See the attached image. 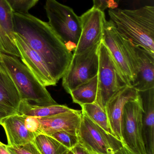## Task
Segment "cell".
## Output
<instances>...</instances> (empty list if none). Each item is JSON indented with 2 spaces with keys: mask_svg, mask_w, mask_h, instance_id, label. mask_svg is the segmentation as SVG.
<instances>
[{
  "mask_svg": "<svg viewBox=\"0 0 154 154\" xmlns=\"http://www.w3.org/2000/svg\"><path fill=\"white\" fill-rule=\"evenodd\" d=\"M14 29L43 59L57 83L70 64L73 53L48 22L29 13L14 12Z\"/></svg>",
  "mask_w": 154,
  "mask_h": 154,
  "instance_id": "obj_1",
  "label": "cell"
},
{
  "mask_svg": "<svg viewBox=\"0 0 154 154\" xmlns=\"http://www.w3.org/2000/svg\"><path fill=\"white\" fill-rule=\"evenodd\" d=\"M109 21L122 37L154 54V7L136 10L109 9Z\"/></svg>",
  "mask_w": 154,
  "mask_h": 154,
  "instance_id": "obj_2",
  "label": "cell"
},
{
  "mask_svg": "<svg viewBox=\"0 0 154 154\" xmlns=\"http://www.w3.org/2000/svg\"><path fill=\"white\" fill-rule=\"evenodd\" d=\"M0 65L14 83L21 100L33 101L39 106L58 104L46 87L18 57L0 52Z\"/></svg>",
  "mask_w": 154,
  "mask_h": 154,
  "instance_id": "obj_3",
  "label": "cell"
},
{
  "mask_svg": "<svg viewBox=\"0 0 154 154\" xmlns=\"http://www.w3.org/2000/svg\"><path fill=\"white\" fill-rule=\"evenodd\" d=\"M44 9L49 24L71 51L77 47L81 32L80 16L57 0H46Z\"/></svg>",
  "mask_w": 154,
  "mask_h": 154,
  "instance_id": "obj_4",
  "label": "cell"
},
{
  "mask_svg": "<svg viewBox=\"0 0 154 154\" xmlns=\"http://www.w3.org/2000/svg\"><path fill=\"white\" fill-rule=\"evenodd\" d=\"M97 75L98 92L96 102L105 109L108 100L120 89L128 85L102 40L99 48Z\"/></svg>",
  "mask_w": 154,
  "mask_h": 154,
  "instance_id": "obj_5",
  "label": "cell"
},
{
  "mask_svg": "<svg viewBox=\"0 0 154 154\" xmlns=\"http://www.w3.org/2000/svg\"><path fill=\"white\" fill-rule=\"evenodd\" d=\"M77 136L79 143L90 154H114L123 146L83 113Z\"/></svg>",
  "mask_w": 154,
  "mask_h": 154,
  "instance_id": "obj_6",
  "label": "cell"
},
{
  "mask_svg": "<svg viewBox=\"0 0 154 154\" xmlns=\"http://www.w3.org/2000/svg\"><path fill=\"white\" fill-rule=\"evenodd\" d=\"M95 45L82 53L73 54L70 64L62 78L67 93L96 75L99 69V48Z\"/></svg>",
  "mask_w": 154,
  "mask_h": 154,
  "instance_id": "obj_7",
  "label": "cell"
},
{
  "mask_svg": "<svg viewBox=\"0 0 154 154\" xmlns=\"http://www.w3.org/2000/svg\"><path fill=\"white\" fill-rule=\"evenodd\" d=\"M143 106L141 98L129 100L125 105L122 117L124 145L135 154H146L143 138Z\"/></svg>",
  "mask_w": 154,
  "mask_h": 154,
  "instance_id": "obj_8",
  "label": "cell"
},
{
  "mask_svg": "<svg viewBox=\"0 0 154 154\" xmlns=\"http://www.w3.org/2000/svg\"><path fill=\"white\" fill-rule=\"evenodd\" d=\"M124 38L135 78L132 87L138 91L154 88V54Z\"/></svg>",
  "mask_w": 154,
  "mask_h": 154,
  "instance_id": "obj_9",
  "label": "cell"
},
{
  "mask_svg": "<svg viewBox=\"0 0 154 154\" xmlns=\"http://www.w3.org/2000/svg\"><path fill=\"white\" fill-rule=\"evenodd\" d=\"M102 41L108 49L127 85L132 86L135 79L130 58L124 43V38L115 25L105 20Z\"/></svg>",
  "mask_w": 154,
  "mask_h": 154,
  "instance_id": "obj_10",
  "label": "cell"
},
{
  "mask_svg": "<svg viewBox=\"0 0 154 154\" xmlns=\"http://www.w3.org/2000/svg\"><path fill=\"white\" fill-rule=\"evenodd\" d=\"M81 32L73 54H80L102 41L104 23L105 20L104 12L92 7L80 16Z\"/></svg>",
  "mask_w": 154,
  "mask_h": 154,
  "instance_id": "obj_11",
  "label": "cell"
},
{
  "mask_svg": "<svg viewBox=\"0 0 154 154\" xmlns=\"http://www.w3.org/2000/svg\"><path fill=\"white\" fill-rule=\"evenodd\" d=\"M12 40L23 63L39 82L45 87L56 86L57 83L42 57L17 32L13 34Z\"/></svg>",
  "mask_w": 154,
  "mask_h": 154,
  "instance_id": "obj_12",
  "label": "cell"
},
{
  "mask_svg": "<svg viewBox=\"0 0 154 154\" xmlns=\"http://www.w3.org/2000/svg\"><path fill=\"white\" fill-rule=\"evenodd\" d=\"M138 97V91L132 86H126L115 93L107 102L105 109L112 134L122 142V117L125 105Z\"/></svg>",
  "mask_w": 154,
  "mask_h": 154,
  "instance_id": "obj_13",
  "label": "cell"
},
{
  "mask_svg": "<svg viewBox=\"0 0 154 154\" xmlns=\"http://www.w3.org/2000/svg\"><path fill=\"white\" fill-rule=\"evenodd\" d=\"M81 116V110L75 109L48 117L38 118L41 133L50 136L56 132L67 131L77 135Z\"/></svg>",
  "mask_w": 154,
  "mask_h": 154,
  "instance_id": "obj_14",
  "label": "cell"
},
{
  "mask_svg": "<svg viewBox=\"0 0 154 154\" xmlns=\"http://www.w3.org/2000/svg\"><path fill=\"white\" fill-rule=\"evenodd\" d=\"M24 120V116L18 113L0 122L6 135L7 146H20L33 142L35 135L26 129Z\"/></svg>",
  "mask_w": 154,
  "mask_h": 154,
  "instance_id": "obj_15",
  "label": "cell"
},
{
  "mask_svg": "<svg viewBox=\"0 0 154 154\" xmlns=\"http://www.w3.org/2000/svg\"><path fill=\"white\" fill-rule=\"evenodd\" d=\"M74 110L66 105L58 104L51 106H39L33 105L27 100H21L17 111L18 114L23 116L44 118L71 112Z\"/></svg>",
  "mask_w": 154,
  "mask_h": 154,
  "instance_id": "obj_16",
  "label": "cell"
},
{
  "mask_svg": "<svg viewBox=\"0 0 154 154\" xmlns=\"http://www.w3.org/2000/svg\"><path fill=\"white\" fill-rule=\"evenodd\" d=\"M21 101L20 96L14 83L0 65V103L17 110Z\"/></svg>",
  "mask_w": 154,
  "mask_h": 154,
  "instance_id": "obj_17",
  "label": "cell"
},
{
  "mask_svg": "<svg viewBox=\"0 0 154 154\" xmlns=\"http://www.w3.org/2000/svg\"><path fill=\"white\" fill-rule=\"evenodd\" d=\"M98 75L72 90L69 94L73 102L80 106L91 104L96 101Z\"/></svg>",
  "mask_w": 154,
  "mask_h": 154,
  "instance_id": "obj_18",
  "label": "cell"
},
{
  "mask_svg": "<svg viewBox=\"0 0 154 154\" xmlns=\"http://www.w3.org/2000/svg\"><path fill=\"white\" fill-rule=\"evenodd\" d=\"M80 106L82 113L86 116L107 133L113 135L105 109L96 102L91 104H84Z\"/></svg>",
  "mask_w": 154,
  "mask_h": 154,
  "instance_id": "obj_19",
  "label": "cell"
},
{
  "mask_svg": "<svg viewBox=\"0 0 154 154\" xmlns=\"http://www.w3.org/2000/svg\"><path fill=\"white\" fill-rule=\"evenodd\" d=\"M33 142L42 154H66L70 150L52 137L43 134L36 136Z\"/></svg>",
  "mask_w": 154,
  "mask_h": 154,
  "instance_id": "obj_20",
  "label": "cell"
},
{
  "mask_svg": "<svg viewBox=\"0 0 154 154\" xmlns=\"http://www.w3.org/2000/svg\"><path fill=\"white\" fill-rule=\"evenodd\" d=\"M14 12L7 0H0V24L12 41L14 32Z\"/></svg>",
  "mask_w": 154,
  "mask_h": 154,
  "instance_id": "obj_21",
  "label": "cell"
},
{
  "mask_svg": "<svg viewBox=\"0 0 154 154\" xmlns=\"http://www.w3.org/2000/svg\"><path fill=\"white\" fill-rule=\"evenodd\" d=\"M50 136L68 150L74 148L79 144L77 135L68 131H59Z\"/></svg>",
  "mask_w": 154,
  "mask_h": 154,
  "instance_id": "obj_22",
  "label": "cell"
},
{
  "mask_svg": "<svg viewBox=\"0 0 154 154\" xmlns=\"http://www.w3.org/2000/svg\"><path fill=\"white\" fill-rule=\"evenodd\" d=\"M0 52L20 57L17 48L0 24Z\"/></svg>",
  "mask_w": 154,
  "mask_h": 154,
  "instance_id": "obj_23",
  "label": "cell"
},
{
  "mask_svg": "<svg viewBox=\"0 0 154 154\" xmlns=\"http://www.w3.org/2000/svg\"><path fill=\"white\" fill-rule=\"evenodd\" d=\"M14 12L29 13L30 9L38 3L39 0H7Z\"/></svg>",
  "mask_w": 154,
  "mask_h": 154,
  "instance_id": "obj_24",
  "label": "cell"
},
{
  "mask_svg": "<svg viewBox=\"0 0 154 154\" xmlns=\"http://www.w3.org/2000/svg\"><path fill=\"white\" fill-rule=\"evenodd\" d=\"M7 147L15 154H42L33 142L20 146H7Z\"/></svg>",
  "mask_w": 154,
  "mask_h": 154,
  "instance_id": "obj_25",
  "label": "cell"
},
{
  "mask_svg": "<svg viewBox=\"0 0 154 154\" xmlns=\"http://www.w3.org/2000/svg\"><path fill=\"white\" fill-rule=\"evenodd\" d=\"M24 125L26 129L36 137L41 134L39 119L36 117L24 116Z\"/></svg>",
  "mask_w": 154,
  "mask_h": 154,
  "instance_id": "obj_26",
  "label": "cell"
},
{
  "mask_svg": "<svg viewBox=\"0 0 154 154\" xmlns=\"http://www.w3.org/2000/svg\"><path fill=\"white\" fill-rule=\"evenodd\" d=\"M120 0H93V7L104 12L108 8L111 10L118 8Z\"/></svg>",
  "mask_w": 154,
  "mask_h": 154,
  "instance_id": "obj_27",
  "label": "cell"
},
{
  "mask_svg": "<svg viewBox=\"0 0 154 154\" xmlns=\"http://www.w3.org/2000/svg\"><path fill=\"white\" fill-rule=\"evenodd\" d=\"M18 113L17 110L14 108L0 103V122L7 117Z\"/></svg>",
  "mask_w": 154,
  "mask_h": 154,
  "instance_id": "obj_28",
  "label": "cell"
},
{
  "mask_svg": "<svg viewBox=\"0 0 154 154\" xmlns=\"http://www.w3.org/2000/svg\"><path fill=\"white\" fill-rule=\"evenodd\" d=\"M66 154H90L80 144L70 150Z\"/></svg>",
  "mask_w": 154,
  "mask_h": 154,
  "instance_id": "obj_29",
  "label": "cell"
},
{
  "mask_svg": "<svg viewBox=\"0 0 154 154\" xmlns=\"http://www.w3.org/2000/svg\"><path fill=\"white\" fill-rule=\"evenodd\" d=\"M114 154H135L131 152L126 146L123 145L121 148H119Z\"/></svg>",
  "mask_w": 154,
  "mask_h": 154,
  "instance_id": "obj_30",
  "label": "cell"
},
{
  "mask_svg": "<svg viewBox=\"0 0 154 154\" xmlns=\"http://www.w3.org/2000/svg\"><path fill=\"white\" fill-rule=\"evenodd\" d=\"M0 154H11L7 149L6 145L0 142Z\"/></svg>",
  "mask_w": 154,
  "mask_h": 154,
  "instance_id": "obj_31",
  "label": "cell"
},
{
  "mask_svg": "<svg viewBox=\"0 0 154 154\" xmlns=\"http://www.w3.org/2000/svg\"><path fill=\"white\" fill-rule=\"evenodd\" d=\"M6 146H7V145H6ZM7 150H8V151H9V152H10V153H11V154H15V153H14V152H13L12 151H11V150H10V149H8V148H7Z\"/></svg>",
  "mask_w": 154,
  "mask_h": 154,
  "instance_id": "obj_32",
  "label": "cell"
}]
</instances>
